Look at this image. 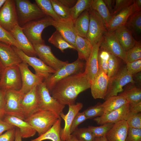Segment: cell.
I'll return each mask as SVG.
<instances>
[{
  "instance_id": "cell-1",
  "label": "cell",
  "mask_w": 141,
  "mask_h": 141,
  "mask_svg": "<svg viewBox=\"0 0 141 141\" xmlns=\"http://www.w3.org/2000/svg\"><path fill=\"white\" fill-rule=\"evenodd\" d=\"M91 83L86 72L75 74L57 82L50 91L59 103L65 105L75 104L81 93L90 88Z\"/></svg>"
},
{
  "instance_id": "cell-2",
  "label": "cell",
  "mask_w": 141,
  "mask_h": 141,
  "mask_svg": "<svg viewBox=\"0 0 141 141\" xmlns=\"http://www.w3.org/2000/svg\"><path fill=\"white\" fill-rule=\"evenodd\" d=\"M60 117L55 112L38 109L25 119L40 136L48 130Z\"/></svg>"
},
{
  "instance_id": "cell-3",
  "label": "cell",
  "mask_w": 141,
  "mask_h": 141,
  "mask_svg": "<svg viewBox=\"0 0 141 141\" xmlns=\"http://www.w3.org/2000/svg\"><path fill=\"white\" fill-rule=\"evenodd\" d=\"M19 25L21 27L30 21L46 16L37 5L28 0H15Z\"/></svg>"
},
{
  "instance_id": "cell-4",
  "label": "cell",
  "mask_w": 141,
  "mask_h": 141,
  "mask_svg": "<svg viewBox=\"0 0 141 141\" xmlns=\"http://www.w3.org/2000/svg\"><path fill=\"white\" fill-rule=\"evenodd\" d=\"M53 19L46 16L39 19L30 21L22 27L24 34L33 45L45 43L42 37V31L46 27L52 26Z\"/></svg>"
},
{
  "instance_id": "cell-5",
  "label": "cell",
  "mask_w": 141,
  "mask_h": 141,
  "mask_svg": "<svg viewBox=\"0 0 141 141\" xmlns=\"http://www.w3.org/2000/svg\"><path fill=\"white\" fill-rule=\"evenodd\" d=\"M84 63L78 58L75 61L68 63L44 80V81L49 92L55 84L61 80L73 74L83 72Z\"/></svg>"
},
{
  "instance_id": "cell-6",
  "label": "cell",
  "mask_w": 141,
  "mask_h": 141,
  "mask_svg": "<svg viewBox=\"0 0 141 141\" xmlns=\"http://www.w3.org/2000/svg\"><path fill=\"white\" fill-rule=\"evenodd\" d=\"M134 84L133 75L127 71L126 66L120 68L114 76L109 78L107 90L104 100L108 98L118 95L123 91V87L127 84Z\"/></svg>"
},
{
  "instance_id": "cell-7",
  "label": "cell",
  "mask_w": 141,
  "mask_h": 141,
  "mask_svg": "<svg viewBox=\"0 0 141 141\" xmlns=\"http://www.w3.org/2000/svg\"><path fill=\"white\" fill-rule=\"evenodd\" d=\"M37 92L38 109L53 111L60 116L63 113L65 105L61 104L51 96L44 81L37 86Z\"/></svg>"
},
{
  "instance_id": "cell-8",
  "label": "cell",
  "mask_w": 141,
  "mask_h": 141,
  "mask_svg": "<svg viewBox=\"0 0 141 141\" xmlns=\"http://www.w3.org/2000/svg\"><path fill=\"white\" fill-rule=\"evenodd\" d=\"M22 86L21 74L18 65L4 68L0 79V89L5 91H19Z\"/></svg>"
},
{
  "instance_id": "cell-9",
  "label": "cell",
  "mask_w": 141,
  "mask_h": 141,
  "mask_svg": "<svg viewBox=\"0 0 141 141\" xmlns=\"http://www.w3.org/2000/svg\"><path fill=\"white\" fill-rule=\"evenodd\" d=\"M88 10L90 22L87 39L93 46L100 40L107 31L103 20L98 13L91 7Z\"/></svg>"
},
{
  "instance_id": "cell-10",
  "label": "cell",
  "mask_w": 141,
  "mask_h": 141,
  "mask_svg": "<svg viewBox=\"0 0 141 141\" xmlns=\"http://www.w3.org/2000/svg\"><path fill=\"white\" fill-rule=\"evenodd\" d=\"M23 96L19 91L9 90L5 92L4 97L5 115L25 120V118L21 106Z\"/></svg>"
},
{
  "instance_id": "cell-11",
  "label": "cell",
  "mask_w": 141,
  "mask_h": 141,
  "mask_svg": "<svg viewBox=\"0 0 141 141\" xmlns=\"http://www.w3.org/2000/svg\"><path fill=\"white\" fill-rule=\"evenodd\" d=\"M11 46L22 61L32 67L35 70V74L37 76L43 78L44 80L56 72L40 58L36 57L28 56L22 50L15 46Z\"/></svg>"
},
{
  "instance_id": "cell-12",
  "label": "cell",
  "mask_w": 141,
  "mask_h": 141,
  "mask_svg": "<svg viewBox=\"0 0 141 141\" xmlns=\"http://www.w3.org/2000/svg\"><path fill=\"white\" fill-rule=\"evenodd\" d=\"M18 24L15 0H6L0 9V25L10 32Z\"/></svg>"
},
{
  "instance_id": "cell-13",
  "label": "cell",
  "mask_w": 141,
  "mask_h": 141,
  "mask_svg": "<svg viewBox=\"0 0 141 141\" xmlns=\"http://www.w3.org/2000/svg\"><path fill=\"white\" fill-rule=\"evenodd\" d=\"M33 45L37 55L56 71L69 63L68 61H62L57 58L53 53L51 47L45 43Z\"/></svg>"
},
{
  "instance_id": "cell-14",
  "label": "cell",
  "mask_w": 141,
  "mask_h": 141,
  "mask_svg": "<svg viewBox=\"0 0 141 141\" xmlns=\"http://www.w3.org/2000/svg\"><path fill=\"white\" fill-rule=\"evenodd\" d=\"M99 48L119 57L125 62L126 52L119 43L114 32H106L101 40Z\"/></svg>"
},
{
  "instance_id": "cell-15",
  "label": "cell",
  "mask_w": 141,
  "mask_h": 141,
  "mask_svg": "<svg viewBox=\"0 0 141 141\" xmlns=\"http://www.w3.org/2000/svg\"><path fill=\"white\" fill-rule=\"evenodd\" d=\"M28 66L23 62L18 65L22 81V86L19 91L23 95L44 80L43 78L33 73L29 69Z\"/></svg>"
},
{
  "instance_id": "cell-16",
  "label": "cell",
  "mask_w": 141,
  "mask_h": 141,
  "mask_svg": "<svg viewBox=\"0 0 141 141\" xmlns=\"http://www.w3.org/2000/svg\"><path fill=\"white\" fill-rule=\"evenodd\" d=\"M109 78L103 71L99 69L91 83L92 96L95 99H104L107 93Z\"/></svg>"
},
{
  "instance_id": "cell-17",
  "label": "cell",
  "mask_w": 141,
  "mask_h": 141,
  "mask_svg": "<svg viewBox=\"0 0 141 141\" xmlns=\"http://www.w3.org/2000/svg\"><path fill=\"white\" fill-rule=\"evenodd\" d=\"M130 104L127 103L117 109L94 118L93 120L98 124L101 125L109 123L115 124L121 121H126L130 113Z\"/></svg>"
},
{
  "instance_id": "cell-18",
  "label": "cell",
  "mask_w": 141,
  "mask_h": 141,
  "mask_svg": "<svg viewBox=\"0 0 141 141\" xmlns=\"http://www.w3.org/2000/svg\"><path fill=\"white\" fill-rule=\"evenodd\" d=\"M52 26L68 43L75 48L77 35L75 29L74 22L72 19H61L58 21L54 20Z\"/></svg>"
},
{
  "instance_id": "cell-19",
  "label": "cell",
  "mask_w": 141,
  "mask_h": 141,
  "mask_svg": "<svg viewBox=\"0 0 141 141\" xmlns=\"http://www.w3.org/2000/svg\"><path fill=\"white\" fill-rule=\"evenodd\" d=\"M68 106L69 110L67 113L64 114L63 113L60 115L65 122L64 127L61 129L60 132L61 138L63 141L67 140L70 135V129L73 121L77 114L83 108V104L82 103L77 102Z\"/></svg>"
},
{
  "instance_id": "cell-20",
  "label": "cell",
  "mask_w": 141,
  "mask_h": 141,
  "mask_svg": "<svg viewBox=\"0 0 141 141\" xmlns=\"http://www.w3.org/2000/svg\"><path fill=\"white\" fill-rule=\"evenodd\" d=\"M139 11L134 2L128 7L112 16L106 27L107 31L109 32H113L118 28L125 26L129 17L133 14Z\"/></svg>"
},
{
  "instance_id": "cell-21",
  "label": "cell",
  "mask_w": 141,
  "mask_h": 141,
  "mask_svg": "<svg viewBox=\"0 0 141 141\" xmlns=\"http://www.w3.org/2000/svg\"><path fill=\"white\" fill-rule=\"evenodd\" d=\"M0 60L4 68L18 65L22 62L11 46L1 42Z\"/></svg>"
},
{
  "instance_id": "cell-22",
  "label": "cell",
  "mask_w": 141,
  "mask_h": 141,
  "mask_svg": "<svg viewBox=\"0 0 141 141\" xmlns=\"http://www.w3.org/2000/svg\"><path fill=\"white\" fill-rule=\"evenodd\" d=\"M10 32L20 46V50L28 56H36L33 45L24 34L22 27L19 24L16 25Z\"/></svg>"
},
{
  "instance_id": "cell-23",
  "label": "cell",
  "mask_w": 141,
  "mask_h": 141,
  "mask_svg": "<svg viewBox=\"0 0 141 141\" xmlns=\"http://www.w3.org/2000/svg\"><path fill=\"white\" fill-rule=\"evenodd\" d=\"M37 86L24 95L21 99V106L25 119L38 109Z\"/></svg>"
},
{
  "instance_id": "cell-24",
  "label": "cell",
  "mask_w": 141,
  "mask_h": 141,
  "mask_svg": "<svg viewBox=\"0 0 141 141\" xmlns=\"http://www.w3.org/2000/svg\"><path fill=\"white\" fill-rule=\"evenodd\" d=\"M3 119L4 121L19 128L22 138L33 137L37 132L27 122L16 117L5 115Z\"/></svg>"
},
{
  "instance_id": "cell-25",
  "label": "cell",
  "mask_w": 141,
  "mask_h": 141,
  "mask_svg": "<svg viewBox=\"0 0 141 141\" xmlns=\"http://www.w3.org/2000/svg\"><path fill=\"white\" fill-rule=\"evenodd\" d=\"M101 40L92 46V51L88 59L86 61L85 72L91 83L99 70L98 57Z\"/></svg>"
},
{
  "instance_id": "cell-26",
  "label": "cell",
  "mask_w": 141,
  "mask_h": 141,
  "mask_svg": "<svg viewBox=\"0 0 141 141\" xmlns=\"http://www.w3.org/2000/svg\"><path fill=\"white\" fill-rule=\"evenodd\" d=\"M129 127L126 120L114 124L105 135L107 141H126Z\"/></svg>"
},
{
  "instance_id": "cell-27",
  "label": "cell",
  "mask_w": 141,
  "mask_h": 141,
  "mask_svg": "<svg viewBox=\"0 0 141 141\" xmlns=\"http://www.w3.org/2000/svg\"><path fill=\"white\" fill-rule=\"evenodd\" d=\"M114 32L121 46L126 52L132 48L138 42L125 26L118 28Z\"/></svg>"
},
{
  "instance_id": "cell-28",
  "label": "cell",
  "mask_w": 141,
  "mask_h": 141,
  "mask_svg": "<svg viewBox=\"0 0 141 141\" xmlns=\"http://www.w3.org/2000/svg\"><path fill=\"white\" fill-rule=\"evenodd\" d=\"M75 48L78 51V58L86 61L91 54L92 46L87 38L77 35Z\"/></svg>"
},
{
  "instance_id": "cell-29",
  "label": "cell",
  "mask_w": 141,
  "mask_h": 141,
  "mask_svg": "<svg viewBox=\"0 0 141 141\" xmlns=\"http://www.w3.org/2000/svg\"><path fill=\"white\" fill-rule=\"evenodd\" d=\"M89 22L90 15L88 9L84 11L74 22L77 35L87 38Z\"/></svg>"
},
{
  "instance_id": "cell-30",
  "label": "cell",
  "mask_w": 141,
  "mask_h": 141,
  "mask_svg": "<svg viewBox=\"0 0 141 141\" xmlns=\"http://www.w3.org/2000/svg\"><path fill=\"white\" fill-rule=\"evenodd\" d=\"M119 95L123 97L132 105L141 102V89L136 86L134 84L130 83Z\"/></svg>"
},
{
  "instance_id": "cell-31",
  "label": "cell",
  "mask_w": 141,
  "mask_h": 141,
  "mask_svg": "<svg viewBox=\"0 0 141 141\" xmlns=\"http://www.w3.org/2000/svg\"><path fill=\"white\" fill-rule=\"evenodd\" d=\"M61 118L58 119L53 126L43 134L30 141H42L50 140L52 141H63L60 136Z\"/></svg>"
},
{
  "instance_id": "cell-32",
  "label": "cell",
  "mask_w": 141,
  "mask_h": 141,
  "mask_svg": "<svg viewBox=\"0 0 141 141\" xmlns=\"http://www.w3.org/2000/svg\"><path fill=\"white\" fill-rule=\"evenodd\" d=\"M125 26L135 38H140L141 33V11L132 14L128 18Z\"/></svg>"
},
{
  "instance_id": "cell-33",
  "label": "cell",
  "mask_w": 141,
  "mask_h": 141,
  "mask_svg": "<svg viewBox=\"0 0 141 141\" xmlns=\"http://www.w3.org/2000/svg\"><path fill=\"white\" fill-rule=\"evenodd\" d=\"M128 103L122 96L118 95L110 97L102 103L104 114L117 109L125 104Z\"/></svg>"
},
{
  "instance_id": "cell-34",
  "label": "cell",
  "mask_w": 141,
  "mask_h": 141,
  "mask_svg": "<svg viewBox=\"0 0 141 141\" xmlns=\"http://www.w3.org/2000/svg\"><path fill=\"white\" fill-rule=\"evenodd\" d=\"M91 8L97 12L102 18L106 28L112 16L103 1L92 0Z\"/></svg>"
},
{
  "instance_id": "cell-35",
  "label": "cell",
  "mask_w": 141,
  "mask_h": 141,
  "mask_svg": "<svg viewBox=\"0 0 141 141\" xmlns=\"http://www.w3.org/2000/svg\"><path fill=\"white\" fill-rule=\"evenodd\" d=\"M49 42L59 49L62 52L67 49L75 50V48L68 43L56 30L48 39Z\"/></svg>"
},
{
  "instance_id": "cell-36",
  "label": "cell",
  "mask_w": 141,
  "mask_h": 141,
  "mask_svg": "<svg viewBox=\"0 0 141 141\" xmlns=\"http://www.w3.org/2000/svg\"><path fill=\"white\" fill-rule=\"evenodd\" d=\"M54 9L61 19H71L70 14V7L64 0H50Z\"/></svg>"
},
{
  "instance_id": "cell-37",
  "label": "cell",
  "mask_w": 141,
  "mask_h": 141,
  "mask_svg": "<svg viewBox=\"0 0 141 141\" xmlns=\"http://www.w3.org/2000/svg\"><path fill=\"white\" fill-rule=\"evenodd\" d=\"M92 0H78L75 5L70 9L71 18L74 22L85 10L91 7Z\"/></svg>"
},
{
  "instance_id": "cell-38",
  "label": "cell",
  "mask_w": 141,
  "mask_h": 141,
  "mask_svg": "<svg viewBox=\"0 0 141 141\" xmlns=\"http://www.w3.org/2000/svg\"><path fill=\"white\" fill-rule=\"evenodd\" d=\"M37 5L46 15L54 20L58 21L61 19L54 10L50 0H35Z\"/></svg>"
},
{
  "instance_id": "cell-39",
  "label": "cell",
  "mask_w": 141,
  "mask_h": 141,
  "mask_svg": "<svg viewBox=\"0 0 141 141\" xmlns=\"http://www.w3.org/2000/svg\"><path fill=\"white\" fill-rule=\"evenodd\" d=\"M140 59H141V44L140 41H139L126 52L125 62L126 64Z\"/></svg>"
},
{
  "instance_id": "cell-40",
  "label": "cell",
  "mask_w": 141,
  "mask_h": 141,
  "mask_svg": "<svg viewBox=\"0 0 141 141\" xmlns=\"http://www.w3.org/2000/svg\"><path fill=\"white\" fill-rule=\"evenodd\" d=\"M72 134L80 141H95V138L88 127L77 128Z\"/></svg>"
},
{
  "instance_id": "cell-41",
  "label": "cell",
  "mask_w": 141,
  "mask_h": 141,
  "mask_svg": "<svg viewBox=\"0 0 141 141\" xmlns=\"http://www.w3.org/2000/svg\"><path fill=\"white\" fill-rule=\"evenodd\" d=\"M83 112L87 119H94L102 116L104 114L102 103L100 102L89 107Z\"/></svg>"
},
{
  "instance_id": "cell-42",
  "label": "cell",
  "mask_w": 141,
  "mask_h": 141,
  "mask_svg": "<svg viewBox=\"0 0 141 141\" xmlns=\"http://www.w3.org/2000/svg\"><path fill=\"white\" fill-rule=\"evenodd\" d=\"M120 59H121L115 55L109 54L107 74L109 78L115 74L119 69Z\"/></svg>"
},
{
  "instance_id": "cell-43",
  "label": "cell",
  "mask_w": 141,
  "mask_h": 141,
  "mask_svg": "<svg viewBox=\"0 0 141 141\" xmlns=\"http://www.w3.org/2000/svg\"><path fill=\"white\" fill-rule=\"evenodd\" d=\"M0 42L15 47L20 50V46L11 33L0 25Z\"/></svg>"
},
{
  "instance_id": "cell-44",
  "label": "cell",
  "mask_w": 141,
  "mask_h": 141,
  "mask_svg": "<svg viewBox=\"0 0 141 141\" xmlns=\"http://www.w3.org/2000/svg\"><path fill=\"white\" fill-rule=\"evenodd\" d=\"M114 124L109 123L99 126H89L88 127L95 138L105 136Z\"/></svg>"
},
{
  "instance_id": "cell-45",
  "label": "cell",
  "mask_w": 141,
  "mask_h": 141,
  "mask_svg": "<svg viewBox=\"0 0 141 141\" xmlns=\"http://www.w3.org/2000/svg\"><path fill=\"white\" fill-rule=\"evenodd\" d=\"M109 56V53L99 48L98 57L99 68L101 69L107 75Z\"/></svg>"
},
{
  "instance_id": "cell-46",
  "label": "cell",
  "mask_w": 141,
  "mask_h": 141,
  "mask_svg": "<svg viewBox=\"0 0 141 141\" xmlns=\"http://www.w3.org/2000/svg\"><path fill=\"white\" fill-rule=\"evenodd\" d=\"M129 127L141 129V113H130L126 120Z\"/></svg>"
},
{
  "instance_id": "cell-47",
  "label": "cell",
  "mask_w": 141,
  "mask_h": 141,
  "mask_svg": "<svg viewBox=\"0 0 141 141\" xmlns=\"http://www.w3.org/2000/svg\"><path fill=\"white\" fill-rule=\"evenodd\" d=\"M115 4L112 13V16L119 13L124 9L128 7L134 3L133 0H116Z\"/></svg>"
},
{
  "instance_id": "cell-48",
  "label": "cell",
  "mask_w": 141,
  "mask_h": 141,
  "mask_svg": "<svg viewBox=\"0 0 141 141\" xmlns=\"http://www.w3.org/2000/svg\"><path fill=\"white\" fill-rule=\"evenodd\" d=\"M126 141H141V129L129 127Z\"/></svg>"
},
{
  "instance_id": "cell-49",
  "label": "cell",
  "mask_w": 141,
  "mask_h": 141,
  "mask_svg": "<svg viewBox=\"0 0 141 141\" xmlns=\"http://www.w3.org/2000/svg\"><path fill=\"white\" fill-rule=\"evenodd\" d=\"M87 119L84 112H78L75 116L72 123L70 129L71 134L77 128L78 126Z\"/></svg>"
},
{
  "instance_id": "cell-50",
  "label": "cell",
  "mask_w": 141,
  "mask_h": 141,
  "mask_svg": "<svg viewBox=\"0 0 141 141\" xmlns=\"http://www.w3.org/2000/svg\"><path fill=\"white\" fill-rule=\"evenodd\" d=\"M126 67L128 72L133 76L141 72V59L127 63Z\"/></svg>"
},
{
  "instance_id": "cell-51",
  "label": "cell",
  "mask_w": 141,
  "mask_h": 141,
  "mask_svg": "<svg viewBox=\"0 0 141 141\" xmlns=\"http://www.w3.org/2000/svg\"><path fill=\"white\" fill-rule=\"evenodd\" d=\"M15 133L16 127L7 131L0 135V141H15Z\"/></svg>"
},
{
  "instance_id": "cell-52",
  "label": "cell",
  "mask_w": 141,
  "mask_h": 141,
  "mask_svg": "<svg viewBox=\"0 0 141 141\" xmlns=\"http://www.w3.org/2000/svg\"><path fill=\"white\" fill-rule=\"evenodd\" d=\"M5 92L0 89V118L2 119L5 115L4 97Z\"/></svg>"
},
{
  "instance_id": "cell-53",
  "label": "cell",
  "mask_w": 141,
  "mask_h": 141,
  "mask_svg": "<svg viewBox=\"0 0 141 141\" xmlns=\"http://www.w3.org/2000/svg\"><path fill=\"white\" fill-rule=\"evenodd\" d=\"M15 127L0 118V135L4 131H7Z\"/></svg>"
},
{
  "instance_id": "cell-54",
  "label": "cell",
  "mask_w": 141,
  "mask_h": 141,
  "mask_svg": "<svg viewBox=\"0 0 141 141\" xmlns=\"http://www.w3.org/2000/svg\"><path fill=\"white\" fill-rule=\"evenodd\" d=\"M130 113L135 114L141 112V102L133 105H130Z\"/></svg>"
},
{
  "instance_id": "cell-55",
  "label": "cell",
  "mask_w": 141,
  "mask_h": 141,
  "mask_svg": "<svg viewBox=\"0 0 141 141\" xmlns=\"http://www.w3.org/2000/svg\"><path fill=\"white\" fill-rule=\"evenodd\" d=\"M103 1L111 14L115 5V0H104Z\"/></svg>"
},
{
  "instance_id": "cell-56",
  "label": "cell",
  "mask_w": 141,
  "mask_h": 141,
  "mask_svg": "<svg viewBox=\"0 0 141 141\" xmlns=\"http://www.w3.org/2000/svg\"><path fill=\"white\" fill-rule=\"evenodd\" d=\"M134 76L133 78L135 84L136 83L139 85H141V73L140 72L133 76Z\"/></svg>"
},
{
  "instance_id": "cell-57",
  "label": "cell",
  "mask_w": 141,
  "mask_h": 141,
  "mask_svg": "<svg viewBox=\"0 0 141 141\" xmlns=\"http://www.w3.org/2000/svg\"><path fill=\"white\" fill-rule=\"evenodd\" d=\"M22 138L21 137L19 129L18 128L16 127L15 137V141H22Z\"/></svg>"
},
{
  "instance_id": "cell-58",
  "label": "cell",
  "mask_w": 141,
  "mask_h": 141,
  "mask_svg": "<svg viewBox=\"0 0 141 141\" xmlns=\"http://www.w3.org/2000/svg\"><path fill=\"white\" fill-rule=\"evenodd\" d=\"M134 3L138 10V11L141 10V0H134Z\"/></svg>"
},
{
  "instance_id": "cell-59",
  "label": "cell",
  "mask_w": 141,
  "mask_h": 141,
  "mask_svg": "<svg viewBox=\"0 0 141 141\" xmlns=\"http://www.w3.org/2000/svg\"><path fill=\"white\" fill-rule=\"evenodd\" d=\"M65 141H80L73 135L71 134L68 138Z\"/></svg>"
},
{
  "instance_id": "cell-60",
  "label": "cell",
  "mask_w": 141,
  "mask_h": 141,
  "mask_svg": "<svg viewBox=\"0 0 141 141\" xmlns=\"http://www.w3.org/2000/svg\"><path fill=\"white\" fill-rule=\"evenodd\" d=\"M94 141H107L105 136L95 138Z\"/></svg>"
},
{
  "instance_id": "cell-61",
  "label": "cell",
  "mask_w": 141,
  "mask_h": 141,
  "mask_svg": "<svg viewBox=\"0 0 141 141\" xmlns=\"http://www.w3.org/2000/svg\"><path fill=\"white\" fill-rule=\"evenodd\" d=\"M4 68V67L3 66L0 60V79L1 78L2 73Z\"/></svg>"
},
{
  "instance_id": "cell-62",
  "label": "cell",
  "mask_w": 141,
  "mask_h": 141,
  "mask_svg": "<svg viewBox=\"0 0 141 141\" xmlns=\"http://www.w3.org/2000/svg\"><path fill=\"white\" fill-rule=\"evenodd\" d=\"M6 0H0V9L6 2Z\"/></svg>"
}]
</instances>
